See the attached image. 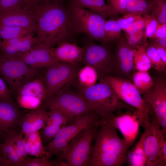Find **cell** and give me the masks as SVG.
Masks as SVG:
<instances>
[{
  "instance_id": "d4e9b609",
  "label": "cell",
  "mask_w": 166,
  "mask_h": 166,
  "mask_svg": "<svg viewBox=\"0 0 166 166\" xmlns=\"http://www.w3.org/2000/svg\"><path fill=\"white\" fill-rule=\"evenodd\" d=\"M37 32V29L33 26L0 25V36L2 40L23 37L28 34Z\"/></svg>"
},
{
  "instance_id": "603a6c76",
  "label": "cell",
  "mask_w": 166,
  "mask_h": 166,
  "mask_svg": "<svg viewBox=\"0 0 166 166\" xmlns=\"http://www.w3.org/2000/svg\"><path fill=\"white\" fill-rule=\"evenodd\" d=\"M70 3L98 14L104 19L114 18L115 15L105 0H71Z\"/></svg>"
},
{
  "instance_id": "7dc6e473",
  "label": "cell",
  "mask_w": 166,
  "mask_h": 166,
  "mask_svg": "<svg viewBox=\"0 0 166 166\" xmlns=\"http://www.w3.org/2000/svg\"><path fill=\"white\" fill-rule=\"evenodd\" d=\"M161 36H166V23L159 24L155 33L151 38H156Z\"/></svg>"
},
{
  "instance_id": "f907efd6",
  "label": "cell",
  "mask_w": 166,
  "mask_h": 166,
  "mask_svg": "<svg viewBox=\"0 0 166 166\" xmlns=\"http://www.w3.org/2000/svg\"><path fill=\"white\" fill-rule=\"evenodd\" d=\"M124 30L126 32L127 34L128 35L132 34L137 31L133 23L128 25Z\"/></svg>"
},
{
  "instance_id": "f35d334b",
  "label": "cell",
  "mask_w": 166,
  "mask_h": 166,
  "mask_svg": "<svg viewBox=\"0 0 166 166\" xmlns=\"http://www.w3.org/2000/svg\"><path fill=\"white\" fill-rule=\"evenodd\" d=\"M127 2L128 0H109L107 1L108 5L116 16L127 13Z\"/></svg>"
},
{
  "instance_id": "bcb514c9",
  "label": "cell",
  "mask_w": 166,
  "mask_h": 166,
  "mask_svg": "<svg viewBox=\"0 0 166 166\" xmlns=\"http://www.w3.org/2000/svg\"><path fill=\"white\" fill-rule=\"evenodd\" d=\"M151 43L156 49L162 61L166 63V48L160 45L153 40Z\"/></svg>"
},
{
  "instance_id": "60d3db41",
  "label": "cell",
  "mask_w": 166,
  "mask_h": 166,
  "mask_svg": "<svg viewBox=\"0 0 166 166\" xmlns=\"http://www.w3.org/2000/svg\"><path fill=\"white\" fill-rule=\"evenodd\" d=\"M143 33L142 30H138L132 34L127 35L126 40L128 43L135 49L140 44L143 38Z\"/></svg>"
},
{
  "instance_id": "11a10c76",
  "label": "cell",
  "mask_w": 166,
  "mask_h": 166,
  "mask_svg": "<svg viewBox=\"0 0 166 166\" xmlns=\"http://www.w3.org/2000/svg\"><path fill=\"white\" fill-rule=\"evenodd\" d=\"M1 137L0 136V149H1V144L2 143H1Z\"/></svg>"
},
{
  "instance_id": "681fc988",
  "label": "cell",
  "mask_w": 166,
  "mask_h": 166,
  "mask_svg": "<svg viewBox=\"0 0 166 166\" xmlns=\"http://www.w3.org/2000/svg\"><path fill=\"white\" fill-rule=\"evenodd\" d=\"M137 0H128L127 13L136 12V6Z\"/></svg>"
},
{
  "instance_id": "83f0119b",
  "label": "cell",
  "mask_w": 166,
  "mask_h": 166,
  "mask_svg": "<svg viewBox=\"0 0 166 166\" xmlns=\"http://www.w3.org/2000/svg\"><path fill=\"white\" fill-rule=\"evenodd\" d=\"M132 81L141 95L148 91L154 84V80L148 71L135 72L132 76Z\"/></svg>"
},
{
  "instance_id": "db71d44e",
  "label": "cell",
  "mask_w": 166,
  "mask_h": 166,
  "mask_svg": "<svg viewBox=\"0 0 166 166\" xmlns=\"http://www.w3.org/2000/svg\"><path fill=\"white\" fill-rule=\"evenodd\" d=\"M41 3H46L50 1H56L57 0H40Z\"/></svg>"
},
{
  "instance_id": "8d00e7d4",
  "label": "cell",
  "mask_w": 166,
  "mask_h": 166,
  "mask_svg": "<svg viewBox=\"0 0 166 166\" xmlns=\"http://www.w3.org/2000/svg\"><path fill=\"white\" fill-rule=\"evenodd\" d=\"M47 113L48 118L46 124H53L61 126L68 123L66 117L60 111L51 109L47 111Z\"/></svg>"
},
{
  "instance_id": "e0dca14e",
  "label": "cell",
  "mask_w": 166,
  "mask_h": 166,
  "mask_svg": "<svg viewBox=\"0 0 166 166\" xmlns=\"http://www.w3.org/2000/svg\"><path fill=\"white\" fill-rule=\"evenodd\" d=\"M148 128L144 143L146 157L145 166H150L160 156L162 147L166 141L164 139L165 134L155 116Z\"/></svg>"
},
{
  "instance_id": "4316f807",
  "label": "cell",
  "mask_w": 166,
  "mask_h": 166,
  "mask_svg": "<svg viewBox=\"0 0 166 166\" xmlns=\"http://www.w3.org/2000/svg\"><path fill=\"white\" fill-rule=\"evenodd\" d=\"M98 79L96 70L91 66L83 65L79 71L76 79L77 80V87L85 88L96 84Z\"/></svg>"
},
{
  "instance_id": "52a82bcc",
  "label": "cell",
  "mask_w": 166,
  "mask_h": 166,
  "mask_svg": "<svg viewBox=\"0 0 166 166\" xmlns=\"http://www.w3.org/2000/svg\"><path fill=\"white\" fill-rule=\"evenodd\" d=\"M68 86L49 98L39 107L58 110L65 116L68 123H71L77 117L94 111L77 91L71 89Z\"/></svg>"
},
{
  "instance_id": "f1b7e54d",
  "label": "cell",
  "mask_w": 166,
  "mask_h": 166,
  "mask_svg": "<svg viewBox=\"0 0 166 166\" xmlns=\"http://www.w3.org/2000/svg\"><path fill=\"white\" fill-rule=\"evenodd\" d=\"M147 44L138 46L134 52V63L137 71H148L152 65L147 54L146 47Z\"/></svg>"
},
{
  "instance_id": "7c38bea8",
  "label": "cell",
  "mask_w": 166,
  "mask_h": 166,
  "mask_svg": "<svg viewBox=\"0 0 166 166\" xmlns=\"http://www.w3.org/2000/svg\"><path fill=\"white\" fill-rule=\"evenodd\" d=\"M13 97L21 108L31 110L39 108L50 97L39 75L21 87Z\"/></svg>"
},
{
  "instance_id": "8fae6325",
  "label": "cell",
  "mask_w": 166,
  "mask_h": 166,
  "mask_svg": "<svg viewBox=\"0 0 166 166\" xmlns=\"http://www.w3.org/2000/svg\"><path fill=\"white\" fill-rule=\"evenodd\" d=\"M89 39L82 47L83 53L81 63L93 68L99 80L111 73L114 61V52L110 45L98 44Z\"/></svg>"
},
{
  "instance_id": "7a4b0ae2",
  "label": "cell",
  "mask_w": 166,
  "mask_h": 166,
  "mask_svg": "<svg viewBox=\"0 0 166 166\" xmlns=\"http://www.w3.org/2000/svg\"><path fill=\"white\" fill-rule=\"evenodd\" d=\"M88 162L90 166H121L127 163L130 147L117 129L101 119Z\"/></svg>"
},
{
  "instance_id": "8992f818",
  "label": "cell",
  "mask_w": 166,
  "mask_h": 166,
  "mask_svg": "<svg viewBox=\"0 0 166 166\" xmlns=\"http://www.w3.org/2000/svg\"><path fill=\"white\" fill-rule=\"evenodd\" d=\"M98 120L81 132L56 155L58 161H64L68 166H88L92 142L101 125Z\"/></svg>"
},
{
  "instance_id": "cb8c5ba5",
  "label": "cell",
  "mask_w": 166,
  "mask_h": 166,
  "mask_svg": "<svg viewBox=\"0 0 166 166\" xmlns=\"http://www.w3.org/2000/svg\"><path fill=\"white\" fill-rule=\"evenodd\" d=\"M148 126L144 128V132L138 141L128 152L127 163L130 166H145L146 157L144 143L148 131Z\"/></svg>"
},
{
  "instance_id": "44dd1931",
  "label": "cell",
  "mask_w": 166,
  "mask_h": 166,
  "mask_svg": "<svg viewBox=\"0 0 166 166\" xmlns=\"http://www.w3.org/2000/svg\"><path fill=\"white\" fill-rule=\"evenodd\" d=\"M24 113L21 123L22 132L25 135L38 131L46 124L48 118L46 109L40 107Z\"/></svg>"
},
{
  "instance_id": "816d5d0a",
  "label": "cell",
  "mask_w": 166,
  "mask_h": 166,
  "mask_svg": "<svg viewBox=\"0 0 166 166\" xmlns=\"http://www.w3.org/2000/svg\"><path fill=\"white\" fill-rule=\"evenodd\" d=\"M160 45L166 48V36H161L158 38L153 39Z\"/></svg>"
},
{
  "instance_id": "2e32d148",
  "label": "cell",
  "mask_w": 166,
  "mask_h": 166,
  "mask_svg": "<svg viewBox=\"0 0 166 166\" xmlns=\"http://www.w3.org/2000/svg\"><path fill=\"white\" fill-rule=\"evenodd\" d=\"M115 116L113 113L101 119L119 130L126 143L131 146L136 139L139 132L140 124L136 110H127L124 113L121 110Z\"/></svg>"
},
{
  "instance_id": "c3c4849f",
  "label": "cell",
  "mask_w": 166,
  "mask_h": 166,
  "mask_svg": "<svg viewBox=\"0 0 166 166\" xmlns=\"http://www.w3.org/2000/svg\"><path fill=\"white\" fill-rule=\"evenodd\" d=\"M136 30H142L144 27V22L141 16L133 22Z\"/></svg>"
},
{
  "instance_id": "6da1fadb",
  "label": "cell",
  "mask_w": 166,
  "mask_h": 166,
  "mask_svg": "<svg viewBox=\"0 0 166 166\" xmlns=\"http://www.w3.org/2000/svg\"><path fill=\"white\" fill-rule=\"evenodd\" d=\"M38 15L36 37L38 44L50 48L64 42L76 43L77 34L69 17L62 0L42 3Z\"/></svg>"
},
{
  "instance_id": "4dcf8cb0",
  "label": "cell",
  "mask_w": 166,
  "mask_h": 166,
  "mask_svg": "<svg viewBox=\"0 0 166 166\" xmlns=\"http://www.w3.org/2000/svg\"><path fill=\"white\" fill-rule=\"evenodd\" d=\"M104 30L107 38L110 44L115 43L121 37V29L117 20L114 18L106 20Z\"/></svg>"
},
{
  "instance_id": "4fadbf2b",
  "label": "cell",
  "mask_w": 166,
  "mask_h": 166,
  "mask_svg": "<svg viewBox=\"0 0 166 166\" xmlns=\"http://www.w3.org/2000/svg\"><path fill=\"white\" fill-rule=\"evenodd\" d=\"M115 43L114 61L109 75L132 81V76L136 70L133 61L135 49L122 37Z\"/></svg>"
},
{
  "instance_id": "ab89813d",
  "label": "cell",
  "mask_w": 166,
  "mask_h": 166,
  "mask_svg": "<svg viewBox=\"0 0 166 166\" xmlns=\"http://www.w3.org/2000/svg\"><path fill=\"white\" fill-rule=\"evenodd\" d=\"M141 15L137 12L127 13L117 20L121 30H124L128 25L141 17Z\"/></svg>"
},
{
  "instance_id": "7bdbcfd3",
  "label": "cell",
  "mask_w": 166,
  "mask_h": 166,
  "mask_svg": "<svg viewBox=\"0 0 166 166\" xmlns=\"http://www.w3.org/2000/svg\"><path fill=\"white\" fill-rule=\"evenodd\" d=\"M24 4V9L28 11L36 12L41 5L40 0H23Z\"/></svg>"
},
{
  "instance_id": "5b68a950",
  "label": "cell",
  "mask_w": 166,
  "mask_h": 166,
  "mask_svg": "<svg viewBox=\"0 0 166 166\" xmlns=\"http://www.w3.org/2000/svg\"><path fill=\"white\" fill-rule=\"evenodd\" d=\"M66 9L72 24L77 34H84L95 42L110 45L104 30L106 19L89 10L71 3Z\"/></svg>"
},
{
  "instance_id": "3957f363",
  "label": "cell",
  "mask_w": 166,
  "mask_h": 166,
  "mask_svg": "<svg viewBox=\"0 0 166 166\" xmlns=\"http://www.w3.org/2000/svg\"><path fill=\"white\" fill-rule=\"evenodd\" d=\"M99 81L90 87H77V91L101 119L122 109L136 110L121 100L108 84Z\"/></svg>"
},
{
  "instance_id": "ac0fdd59",
  "label": "cell",
  "mask_w": 166,
  "mask_h": 166,
  "mask_svg": "<svg viewBox=\"0 0 166 166\" xmlns=\"http://www.w3.org/2000/svg\"><path fill=\"white\" fill-rule=\"evenodd\" d=\"M49 47L42 43L31 46L17 59L38 71L57 61Z\"/></svg>"
},
{
  "instance_id": "ffe728a7",
  "label": "cell",
  "mask_w": 166,
  "mask_h": 166,
  "mask_svg": "<svg viewBox=\"0 0 166 166\" xmlns=\"http://www.w3.org/2000/svg\"><path fill=\"white\" fill-rule=\"evenodd\" d=\"M52 54L57 61L77 65L81 63L83 49L74 43L64 42L50 48Z\"/></svg>"
},
{
  "instance_id": "9c48e42d",
  "label": "cell",
  "mask_w": 166,
  "mask_h": 166,
  "mask_svg": "<svg viewBox=\"0 0 166 166\" xmlns=\"http://www.w3.org/2000/svg\"><path fill=\"white\" fill-rule=\"evenodd\" d=\"M101 118L93 111L79 116L71 124L62 127L53 139L44 146L45 156L49 159L64 150L79 133Z\"/></svg>"
},
{
  "instance_id": "b9f144b4",
  "label": "cell",
  "mask_w": 166,
  "mask_h": 166,
  "mask_svg": "<svg viewBox=\"0 0 166 166\" xmlns=\"http://www.w3.org/2000/svg\"><path fill=\"white\" fill-rule=\"evenodd\" d=\"M11 92L4 80L0 77V99L12 98Z\"/></svg>"
},
{
  "instance_id": "d6a6232c",
  "label": "cell",
  "mask_w": 166,
  "mask_h": 166,
  "mask_svg": "<svg viewBox=\"0 0 166 166\" xmlns=\"http://www.w3.org/2000/svg\"><path fill=\"white\" fill-rule=\"evenodd\" d=\"M22 132H16L10 135L16 153L22 160L27 156L28 154L26 144L23 137Z\"/></svg>"
},
{
  "instance_id": "9a60e30c",
  "label": "cell",
  "mask_w": 166,
  "mask_h": 166,
  "mask_svg": "<svg viewBox=\"0 0 166 166\" xmlns=\"http://www.w3.org/2000/svg\"><path fill=\"white\" fill-rule=\"evenodd\" d=\"M154 80L153 85L142 95L145 101L151 107L161 128L166 132V82L162 77Z\"/></svg>"
},
{
  "instance_id": "e575fe53",
  "label": "cell",
  "mask_w": 166,
  "mask_h": 166,
  "mask_svg": "<svg viewBox=\"0 0 166 166\" xmlns=\"http://www.w3.org/2000/svg\"><path fill=\"white\" fill-rule=\"evenodd\" d=\"M62 127L54 124H46L40 134L43 143L49 142L56 136Z\"/></svg>"
},
{
  "instance_id": "5bb4252c",
  "label": "cell",
  "mask_w": 166,
  "mask_h": 166,
  "mask_svg": "<svg viewBox=\"0 0 166 166\" xmlns=\"http://www.w3.org/2000/svg\"><path fill=\"white\" fill-rule=\"evenodd\" d=\"M24 114L12 98L0 99V136L5 138L21 132V123Z\"/></svg>"
},
{
  "instance_id": "1f68e13d",
  "label": "cell",
  "mask_w": 166,
  "mask_h": 166,
  "mask_svg": "<svg viewBox=\"0 0 166 166\" xmlns=\"http://www.w3.org/2000/svg\"><path fill=\"white\" fill-rule=\"evenodd\" d=\"M146 50L152 67L159 72H165L166 63L162 61L156 49L151 43L147 44Z\"/></svg>"
},
{
  "instance_id": "f5cc1de1",
  "label": "cell",
  "mask_w": 166,
  "mask_h": 166,
  "mask_svg": "<svg viewBox=\"0 0 166 166\" xmlns=\"http://www.w3.org/2000/svg\"><path fill=\"white\" fill-rule=\"evenodd\" d=\"M2 155L1 152V149L0 150V166H2Z\"/></svg>"
},
{
  "instance_id": "6f0895ef",
  "label": "cell",
  "mask_w": 166,
  "mask_h": 166,
  "mask_svg": "<svg viewBox=\"0 0 166 166\" xmlns=\"http://www.w3.org/2000/svg\"><path fill=\"white\" fill-rule=\"evenodd\" d=\"M109 0H107V1H108Z\"/></svg>"
},
{
  "instance_id": "9f6ffc18",
  "label": "cell",
  "mask_w": 166,
  "mask_h": 166,
  "mask_svg": "<svg viewBox=\"0 0 166 166\" xmlns=\"http://www.w3.org/2000/svg\"><path fill=\"white\" fill-rule=\"evenodd\" d=\"M1 41V38L0 36V42Z\"/></svg>"
},
{
  "instance_id": "f6af8a7d",
  "label": "cell",
  "mask_w": 166,
  "mask_h": 166,
  "mask_svg": "<svg viewBox=\"0 0 166 166\" xmlns=\"http://www.w3.org/2000/svg\"><path fill=\"white\" fill-rule=\"evenodd\" d=\"M166 166V141L164 142L161 149L160 156L152 163L150 166Z\"/></svg>"
},
{
  "instance_id": "30bf717a",
  "label": "cell",
  "mask_w": 166,
  "mask_h": 166,
  "mask_svg": "<svg viewBox=\"0 0 166 166\" xmlns=\"http://www.w3.org/2000/svg\"><path fill=\"white\" fill-rule=\"evenodd\" d=\"M0 75L9 86L13 97L21 87L36 78L39 73L24 62L8 57L0 52Z\"/></svg>"
},
{
  "instance_id": "836d02e7",
  "label": "cell",
  "mask_w": 166,
  "mask_h": 166,
  "mask_svg": "<svg viewBox=\"0 0 166 166\" xmlns=\"http://www.w3.org/2000/svg\"><path fill=\"white\" fill-rule=\"evenodd\" d=\"M24 8L23 0H0V13L14 11Z\"/></svg>"
},
{
  "instance_id": "ba28073f",
  "label": "cell",
  "mask_w": 166,
  "mask_h": 166,
  "mask_svg": "<svg viewBox=\"0 0 166 166\" xmlns=\"http://www.w3.org/2000/svg\"><path fill=\"white\" fill-rule=\"evenodd\" d=\"M81 64L58 61L39 70L41 72L38 71L50 97L74 83L83 66Z\"/></svg>"
},
{
  "instance_id": "74e56055",
  "label": "cell",
  "mask_w": 166,
  "mask_h": 166,
  "mask_svg": "<svg viewBox=\"0 0 166 166\" xmlns=\"http://www.w3.org/2000/svg\"><path fill=\"white\" fill-rule=\"evenodd\" d=\"M143 18L144 22L145 36L147 37L151 38L155 33L160 23L151 14L145 15Z\"/></svg>"
},
{
  "instance_id": "d590c367",
  "label": "cell",
  "mask_w": 166,
  "mask_h": 166,
  "mask_svg": "<svg viewBox=\"0 0 166 166\" xmlns=\"http://www.w3.org/2000/svg\"><path fill=\"white\" fill-rule=\"evenodd\" d=\"M57 161L50 160L45 156L32 158L26 156L23 160V166H56Z\"/></svg>"
},
{
  "instance_id": "7402d4cb",
  "label": "cell",
  "mask_w": 166,
  "mask_h": 166,
  "mask_svg": "<svg viewBox=\"0 0 166 166\" xmlns=\"http://www.w3.org/2000/svg\"><path fill=\"white\" fill-rule=\"evenodd\" d=\"M38 44L36 37H33V34H29L24 40L13 45H0V52L10 58L17 59L26 52L32 46Z\"/></svg>"
},
{
  "instance_id": "f546056e",
  "label": "cell",
  "mask_w": 166,
  "mask_h": 166,
  "mask_svg": "<svg viewBox=\"0 0 166 166\" xmlns=\"http://www.w3.org/2000/svg\"><path fill=\"white\" fill-rule=\"evenodd\" d=\"M151 15L160 24L166 23V0H148Z\"/></svg>"
},
{
  "instance_id": "ee69618b",
  "label": "cell",
  "mask_w": 166,
  "mask_h": 166,
  "mask_svg": "<svg viewBox=\"0 0 166 166\" xmlns=\"http://www.w3.org/2000/svg\"><path fill=\"white\" fill-rule=\"evenodd\" d=\"M148 0H137L136 6V12L144 15L148 14L150 11L148 6Z\"/></svg>"
},
{
  "instance_id": "d6986e66",
  "label": "cell",
  "mask_w": 166,
  "mask_h": 166,
  "mask_svg": "<svg viewBox=\"0 0 166 166\" xmlns=\"http://www.w3.org/2000/svg\"><path fill=\"white\" fill-rule=\"evenodd\" d=\"M38 15L24 9L10 12L0 13V25L33 26L37 29Z\"/></svg>"
},
{
  "instance_id": "277c9868",
  "label": "cell",
  "mask_w": 166,
  "mask_h": 166,
  "mask_svg": "<svg viewBox=\"0 0 166 166\" xmlns=\"http://www.w3.org/2000/svg\"><path fill=\"white\" fill-rule=\"evenodd\" d=\"M100 80L108 84L121 100L135 109L140 126L145 128L149 125L152 108L132 81L109 75L104 76Z\"/></svg>"
},
{
  "instance_id": "484cf974",
  "label": "cell",
  "mask_w": 166,
  "mask_h": 166,
  "mask_svg": "<svg viewBox=\"0 0 166 166\" xmlns=\"http://www.w3.org/2000/svg\"><path fill=\"white\" fill-rule=\"evenodd\" d=\"M25 135L24 138L26 144L28 154L37 157L45 156L44 147L38 132Z\"/></svg>"
}]
</instances>
